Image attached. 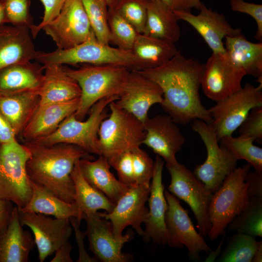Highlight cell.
<instances>
[{"instance_id":"cell-1","label":"cell","mask_w":262,"mask_h":262,"mask_svg":"<svg viewBox=\"0 0 262 262\" xmlns=\"http://www.w3.org/2000/svg\"><path fill=\"white\" fill-rule=\"evenodd\" d=\"M204 68L197 60L186 58L179 50L163 65L137 71L161 88L163 98L160 104L176 123L186 125L200 119L211 124V114L199 95Z\"/></svg>"},{"instance_id":"cell-2","label":"cell","mask_w":262,"mask_h":262,"mask_svg":"<svg viewBox=\"0 0 262 262\" xmlns=\"http://www.w3.org/2000/svg\"><path fill=\"white\" fill-rule=\"evenodd\" d=\"M24 144L31 153L26 163V171L30 180L63 200L74 202L72 172L78 160L93 159V156L81 147L71 144L44 146L33 142Z\"/></svg>"},{"instance_id":"cell-3","label":"cell","mask_w":262,"mask_h":262,"mask_svg":"<svg viewBox=\"0 0 262 262\" xmlns=\"http://www.w3.org/2000/svg\"><path fill=\"white\" fill-rule=\"evenodd\" d=\"M64 67L81 90L79 106L74 113L79 120H83L92 106L100 99L110 96L119 97L131 70L114 65L83 64L77 69Z\"/></svg>"},{"instance_id":"cell-4","label":"cell","mask_w":262,"mask_h":262,"mask_svg":"<svg viewBox=\"0 0 262 262\" xmlns=\"http://www.w3.org/2000/svg\"><path fill=\"white\" fill-rule=\"evenodd\" d=\"M35 60L44 66L81 64L118 65L131 70L146 68L131 51L103 43L97 39L94 33L84 42L70 49H57L51 52L37 51Z\"/></svg>"},{"instance_id":"cell-5","label":"cell","mask_w":262,"mask_h":262,"mask_svg":"<svg viewBox=\"0 0 262 262\" xmlns=\"http://www.w3.org/2000/svg\"><path fill=\"white\" fill-rule=\"evenodd\" d=\"M119 98L117 96L103 98L91 108L85 121L78 119L74 113L66 117L52 133L33 142L44 146L59 144L78 146L87 152L99 155L98 132L101 123L108 116L107 107Z\"/></svg>"},{"instance_id":"cell-6","label":"cell","mask_w":262,"mask_h":262,"mask_svg":"<svg viewBox=\"0 0 262 262\" xmlns=\"http://www.w3.org/2000/svg\"><path fill=\"white\" fill-rule=\"evenodd\" d=\"M251 167L247 163L236 167L213 193L208 209L210 228L207 236L211 241L224 234L230 222L247 206L245 179Z\"/></svg>"},{"instance_id":"cell-7","label":"cell","mask_w":262,"mask_h":262,"mask_svg":"<svg viewBox=\"0 0 262 262\" xmlns=\"http://www.w3.org/2000/svg\"><path fill=\"white\" fill-rule=\"evenodd\" d=\"M111 113L100 125L98 136L99 155L108 161L126 151L140 147L146 135L144 123L119 107L109 104Z\"/></svg>"},{"instance_id":"cell-8","label":"cell","mask_w":262,"mask_h":262,"mask_svg":"<svg viewBox=\"0 0 262 262\" xmlns=\"http://www.w3.org/2000/svg\"><path fill=\"white\" fill-rule=\"evenodd\" d=\"M31 153L17 140L0 145V198L24 208L32 195V181L26 171Z\"/></svg>"},{"instance_id":"cell-9","label":"cell","mask_w":262,"mask_h":262,"mask_svg":"<svg viewBox=\"0 0 262 262\" xmlns=\"http://www.w3.org/2000/svg\"><path fill=\"white\" fill-rule=\"evenodd\" d=\"M192 122V129L200 136L207 153L205 162L196 165L193 172L213 193L237 167L238 160L219 145L216 134L210 124L200 119Z\"/></svg>"},{"instance_id":"cell-10","label":"cell","mask_w":262,"mask_h":262,"mask_svg":"<svg viewBox=\"0 0 262 262\" xmlns=\"http://www.w3.org/2000/svg\"><path fill=\"white\" fill-rule=\"evenodd\" d=\"M166 167L171 177L168 191L189 205L196 219L198 232L204 238L207 237L210 228L208 209L213 193L177 159L166 163Z\"/></svg>"},{"instance_id":"cell-11","label":"cell","mask_w":262,"mask_h":262,"mask_svg":"<svg viewBox=\"0 0 262 262\" xmlns=\"http://www.w3.org/2000/svg\"><path fill=\"white\" fill-rule=\"evenodd\" d=\"M262 106V84L255 86L246 83L226 98L216 102L209 109L212 121L210 124L219 141L232 135L254 107Z\"/></svg>"},{"instance_id":"cell-12","label":"cell","mask_w":262,"mask_h":262,"mask_svg":"<svg viewBox=\"0 0 262 262\" xmlns=\"http://www.w3.org/2000/svg\"><path fill=\"white\" fill-rule=\"evenodd\" d=\"M42 30L62 49L81 44L93 33L81 0H67L58 15Z\"/></svg>"},{"instance_id":"cell-13","label":"cell","mask_w":262,"mask_h":262,"mask_svg":"<svg viewBox=\"0 0 262 262\" xmlns=\"http://www.w3.org/2000/svg\"><path fill=\"white\" fill-rule=\"evenodd\" d=\"M167 203L165 222L168 234L167 244L173 248L188 249L192 260L199 261V253L210 254L212 250L199 232L196 230L188 213L178 198L168 191H164Z\"/></svg>"},{"instance_id":"cell-14","label":"cell","mask_w":262,"mask_h":262,"mask_svg":"<svg viewBox=\"0 0 262 262\" xmlns=\"http://www.w3.org/2000/svg\"><path fill=\"white\" fill-rule=\"evenodd\" d=\"M18 214L21 225L27 226L33 232L40 262L68 241L73 232L68 218H53L18 208Z\"/></svg>"},{"instance_id":"cell-15","label":"cell","mask_w":262,"mask_h":262,"mask_svg":"<svg viewBox=\"0 0 262 262\" xmlns=\"http://www.w3.org/2000/svg\"><path fill=\"white\" fill-rule=\"evenodd\" d=\"M86 222V236H87L90 250L96 259L103 262H128L132 257L123 253L124 245L133 237L132 230L128 231L121 237L114 234L111 222L100 216L97 212L84 215Z\"/></svg>"},{"instance_id":"cell-16","label":"cell","mask_w":262,"mask_h":262,"mask_svg":"<svg viewBox=\"0 0 262 262\" xmlns=\"http://www.w3.org/2000/svg\"><path fill=\"white\" fill-rule=\"evenodd\" d=\"M246 75L226 53H213L204 65L201 86L205 95L216 102L239 90Z\"/></svg>"},{"instance_id":"cell-17","label":"cell","mask_w":262,"mask_h":262,"mask_svg":"<svg viewBox=\"0 0 262 262\" xmlns=\"http://www.w3.org/2000/svg\"><path fill=\"white\" fill-rule=\"evenodd\" d=\"M150 187L136 185L130 187L111 212H98L100 216L111 222L113 232L117 237L122 236L123 231L129 226L143 236L144 230L141 225L145 222L148 214L146 203Z\"/></svg>"},{"instance_id":"cell-18","label":"cell","mask_w":262,"mask_h":262,"mask_svg":"<svg viewBox=\"0 0 262 262\" xmlns=\"http://www.w3.org/2000/svg\"><path fill=\"white\" fill-rule=\"evenodd\" d=\"M163 93L159 86L137 70H131L124 89L115 101L121 108L144 123L154 104H161Z\"/></svg>"},{"instance_id":"cell-19","label":"cell","mask_w":262,"mask_h":262,"mask_svg":"<svg viewBox=\"0 0 262 262\" xmlns=\"http://www.w3.org/2000/svg\"><path fill=\"white\" fill-rule=\"evenodd\" d=\"M199 13L195 15L191 11L174 12L179 20L191 25L202 36L214 53H225L223 39L228 36H233L241 33V29L233 28L225 16L202 3Z\"/></svg>"},{"instance_id":"cell-20","label":"cell","mask_w":262,"mask_h":262,"mask_svg":"<svg viewBox=\"0 0 262 262\" xmlns=\"http://www.w3.org/2000/svg\"><path fill=\"white\" fill-rule=\"evenodd\" d=\"M164 164V161L157 155L147 199L149 209L144 223L145 229L143 235L147 242L152 240L154 243L162 246L167 244L168 240L165 222L167 203L162 180Z\"/></svg>"},{"instance_id":"cell-21","label":"cell","mask_w":262,"mask_h":262,"mask_svg":"<svg viewBox=\"0 0 262 262\" xmlns=\"http://www.w3.org/2000/svg\"><path fill=\"white\" fill-rule=\"evenodd\" d=\"M144 124L146 135L143 144L166 163L176 160V154L181 150L185 138L172 118L169 115H158L148 118Z\"/></svg>"},{"instance_id":"cell-22","label":"cell","mask_w":262,"mask_h":262,"mask_svg":"<svg viewBox=\"0 0 262 262\" xmlns=\"http://www.w3.org/2000/svg\"><path fill=\"white\" fill-rule=\"evenodd\" d=\"M80 98L71 100L38 104L20 135L25 142H31L53 132L67 116L75 113Z\"/></svg>"},{"instance_id":"cell-23","label":"cell","mask_w":262,"mask_h":262,"mask_svg":"<svg viewBox=\"0 0 262 262\" xmlns=\"http://www.w3.org/2000/svg\"><path fill=\"white\" fill-rule=\"evenodd\" d=\"M26 27L0 26V70L17 63L35 60L37 51Z\"/></svg>"},{"instance_id":"cell-24","label":"cell","mask_w":262,"mask_h":262,"mask_svg":"<svg viewBox=\"0 0 262 262\" xmlns=\"http://www.w3.org/2000/svg\"><path fill=\"white\" fill-rule=\"evenodd\" d=\"M35 246L33 237L23 229L15 206L7 226L0 233V262H27Z\"/></svg>"},{"instance_id":"cell-25","label":"cell","mask_w":262,"mask_h":262,"mask_svg":"<svg viewBox=\"0 0 262 262\" xmlns=\"http://www.w3.org/2000/svg\"><path fill=\"white\" fill-rule=\"evenodd\" d=\"M44 67L43 82L39 92V104L62 102L80 98V86L67 74L63 65H49Z\"/></svg>"},{"instance_id":"cell-26","label":"cell","mask_w":262,"mask_h":262,"mask_svg":"<svg viewBox=\"0 0 262 262\" xmlns=\"http://www.w3.org/2000/svg\"><path fill=\"white\" fill-rule=\"evenodd\" d=\"M92 160L82 158L79 160L82 175L91 186L115 204L130 187L120 182L111 173L110 165L104 157L100 155L97 160Z\"/></svg>"},{"instance_id":"cell-27","label":"cell","mask_w":262,"mask_h":262,"mask_svg":"<svg viewBox=\"0 0 262 262\" xmlns=\"http://www.w3.org/2000/svg\"><path fill=\"white\" fill-rule=\"evenodd\" d=\"M44 66L35 61L14 64L0 70V93L9 94L39 90Z\"/></svg>"},{"instance_id":"cell-28","label":"cell","mask_w":262,"mask_h":262,"mask_svg":"<svg viewBox=\"0 0 262 262\" xmlns=\"http://www.w3.org/2000/svg\"><path fill=\"white\" fill-rule=\"evenodd\" d=\"M226 54L246 75L257 78L262 84V43L248 41L241 33L225 38Z\"/></svg>"},{"instance_id":"cell-29","label":"cell","mask_w":262,"mask_h":262,"mask_svg":"<svg viewBox=\"0 0 262 262\" xmlns=\"http://www.w3.org/2000/svg\"><path fill=\"white\" fill-rule=\"evenodd\" d=\"M39 90L14 94L0 93V115L16 136L20 135L39 104Z\"/></svg>"},{"instance_id":"cell-30","label":"cell","mask_w":262,"mask_h":262,"mask_svg":"<svg viewBox=\"0 0 262 262\" xmlns=\"http://www.w3.org/2000/svg\"><path fill=\"white\" fill-rule=\"evenodd\" d=\"M147 17L143 34L173 43L177 42L180 31L179 19L161 0H147Z\"/></svg>"},{"instance_id":"cell-31","label":"cell","mask_w":262,"mask_h":262,"mask_svg":"<svg viewBox=\"0 0 262 262\" xmlns=\"http://www.w3.org/2000/svg\"><path fill=\"white\" fill-rule=\"evenodd\" d=\"M32 196L27 204L20 209L22 211L52 215L58 218L76 217L80 222L83 219L75 202H66L47 189L32 181Z\"/></svg>"},{"instance_id":"cell-32","label":"cell","mask_w":262,"mask_h":262,"mask_svg":"<svg viewBox=\"0 0 262 262\" xmlns=\"http://www.w3.org/2000/svg\"><path fill=\"white\" fill-rule=\"evenodd\" d=\"M179 50L168 41L138 33L131 51L144 63L146 69L155 68L167 63Z\"/></svg>"},{"instance_id":"cell-33","label":"cell","mask_w":262,"mask_h":262,"mask_svg":"<svg viewBox=\"0 0 262 262\" xmlns=\"http://www.w3.org/2000/svg\"><path fill=\"white\" fill-rule=\"evenodd\" d=\"M79 160L75 164L71 177L75 188L74 202L80 212L83 216L97 213L99 210H104L106 213L111 212L115 204L86 180L80 171Z\"/></svg>"},{"instance_id":"cell-34","label":"cell","mask_w":262,"mask_h":262,"mask_svg":"<svg viewBox=\"0 0 262 262\" xmlns=\"http://www.w3.org/2000/svg\"><path fill=\"white\" fill-rule=\"evenodd\" d=\"M228 229L253 237H262V199L249 198L247 206L230 222Z\"/></svg>"},{"instance_id":"cell-35","label":"cell","mask_w":262,"mask_h":262,"mask_svg":"<svg viewBox=\"0 0 262 262\" xmlns=\"http://www.w3.org/2000/svg\"><path fill=\"white\" fill-rule=\"evenodd\" d=\"M262 241L241 233L231 236L218 260L220 262H252L255 252Z\"/></svg>"},{"instance_id":"cell-36","label":"cell","mask_w":262,"mask_h":262,"mask_svg":"<svg viewBox=\"0 0 262 262\" xmlns=\"http://www.w3.org/2000/svg\"><path fill=\"white\" fill-rule=\"evenodd\" d=\"M220 146L226 148L238 160H244L255 170L262 171V148L254 145V139L239 136H226L220 139Z\"/></svg>"},{"instance_id":"cell-37","label":"cell","mask_w":262,"mask_h":262,"mask_svg":"<svg viewBox=\"0 0 262 262\" xmlns=\"http://www.w3.org/2000/svg\"><path fill=\"white\" fill-rule=\"evenodd\" d=\"M91 29L97 39L108 44L111 34L108 21V8L102 0H81Z\"/></svg>"},{"instance_id":"cell-38","label":"cell","mask_w":262,"mask_h":262,"mask_svg":"<svg viewBox=\"0 0 262 262\" xmlns=\"http://www.w3.org/2000/svg\"><path fill=\"white\" fill-rule=\"evenodd\" d=\"M108 21L111 42L117 48L131 51L139 33L115 9L108 8Z\"/></svg>"},{"instance_id":"cell-39","label":"cell","mask_w":262,"mask_h":262,"mask_svg":"<svg viewBox=\"0 0 262 262\" xmlns=\"http://www.w3.org/2000/svg\"><path fill=\"white\" fill-rule=\"evenodd\" d=\"M139 33H143L147 17V0H120L114 8Z\"/></svg>"},{"instance_id":"cell-40","label":"cell","mask_w":262,"mask_h":262,"mask_svg":"<svg viewBox=\"0 0 262 262\" xmlns=\"http://www.w3.org/2000/svg\"><path fill=\"white\" fill-rule=\"evenodd\" d=\"M4 8L7 23L31 30L33 24L30 14L31 0H0Z\"/></svg>"},{"instance_id":"cell-41","label":"cell","mask_w":262,"mask_h":262,"mask_svg":"<svg viewBox=\"0 0 262 262\" xmlns=\"http://www.w3.org/2000/svg\"><path fill=\"white\" fill-rule=\"evenodd\" d=\"M131 152L135 185L149 187L154 172V162L140 147L133 149Z\"/></svg>"},{"instance_id":"cell-42","label":"cell","mask_w":262,"mask_h":262,"mask_svg":"<svg viewBox=\"0 0 262 262\" xmlns=\"http://www.w3.org/2000/svg\"><path fill=\"white\" fill-rule=\"evenodd\" d=\"M238 129L239 136L252 138L262 144V106L252 109Z\"/></svg>"},{"instance_id":"cell-43","label":"cell","mask_w":262,"mask_h":262,"mask_svg":"<svg viewBox=\"0 0 262 262\" xmlns=\"http://www.w3.org/2000/svg\"><path fill=\"white\" fill-rule=\"evenodd\" d=\"M108 162L110 166L116 171L120 182L128 187L135 185L131 151L122 153Z\"/></svg>"},{"instance_id":"cell-44","label":"cell","mask_w":262,"mask_h":262,"mask_svg":"<svg viewBox=\"0 0 262 262\" xmlns=\"http://www.w3.org/2000/svg\"><path fill=\"white\" fill-rule=\"evenodd\" d=\"M232 11L246 14L251 16L257 24V31L254 37L262 41V4L249 2L244 0H229Z\"/></svg>"},{"instance_id":"cell-45","label":"cell","mask_w":262,"mask_h":262,"mask_svg":"<svg viewBox=\"0 0 262 262\" xmlns=\"http://www.w3.org/2000/svg\"><path fill=\"white\" fill-rule=\"evenodd\" d=\"M67 0H40L44 7V14L40 23L37 25H34L30 30L33 38H35L43 27L58 15Z\"/></svg>"},{"instance_id":"cell-46","label":"cell","mask_w":262,"mask_h":262,"mask_svg":"<svg viewBox=\"0 0 262 262\" xmlns=\"http://www.w3.org/2000/svg\"><path fill=\"white\" fill-rule=\"evenodd\" d=\"M245 181L249 198L262 199V171H249L246 176Z\"/></svg>"},{"instance_id":"cell-47","label":"cell","mask_w":262,"mask_h":262,"mask_svg":"<svg viewBox=\"0 0 262 262\" xmlns=\"http://www.w3.org/2000/svg\"><path fill=\"white\" fill-rule=\"evenodd\" d=\"M69 220L74 231L75 237L78 246L79 258L78 262H94L97 259L90 257L85 249L84 238L86 236L85 232H82L80 229L81 222L76 217H71Z\"/></svg>"},{"instance_id":"cell-48","label":"cell","mask_w":262,"mask_h":262,"mask_svg":"<svg viewBox=\"0 0 262 262\" xmlns=\"http://www.w3.org/2000/svg\"><path fill=\"white\" fill-rule=\"evenodd\" d=\"M172 11H191L192 9L199 10L202 4L201 0H161Z\"/></svg>"},{"instance_id":"cell-49","label":"cell","mask_w":262,"mask_h":262,"mask_svg":"<svg viewBox=\"0 0 262 262\" xmlns=\"http://www.w3.org/2000/svg\"><path fill=\"white\" fill-rule=\"evenodd\" d=\"M14 207L12 202L0 198V233L7 226Z\"/></svg>"},{"instance_id":"cell-50","label":"cell","mask_w":262,"mask_h":262,"mask_svg":"<svg viewBox=\"0 0 262 262\" xmlns=\"http://www.w3.org/2000/svg\"><path fill=\"white\" fill-rule=\"evenodd\" d=\"M72 246L69 242H66L54 252L55 255L50 262H72L70 253Z\"/></svg>"},{"instance_id":"cell-51","label":"cell","mask_w":262,"mask_h":262,"mask_svg":"<svg viewBox=\"0 0 262 262\" xmlns=\"http://www.w3.org/2000/svg\"><path fill=\"white\" fill-rule=\"evenodd\" d=\"M16 140V136L14 131L7 121L0 115V145Z\"/></svg>"},{"instance_id":"cell-52","label":"cell","mask_w":262,"mask_h":262,"mask_svg":"<svg viewBox=\"0 0 262 262\" xmlns=\"http://www.w3.org/2000/svg\"><path fill=\"white\" fill-rule=\"evenodd\" d=\"M262 262V244L257 249L252 262Z\"/></svg>"},{"instance_id":"cell-53","label":"cell","mask_w":262,"mask_h":262,"mask_svg":"<svg viewBox=\"0 0 262 262\" xmlns=\"http://www.w3.org/2000/svg\"><path fill=\"white\" fill-rule=\"evenodd\" d=\"M7 23L6 18L3 6L0 0V26Z\"/></svg>"},{"instance_id":"cell-54","label":"cell","mask_w":262,"mask_h":262,"mask_svg":"<svg viewBox=\"0 0 262 262\" xmlns=\"http://www.w3.org/2000/svg\"><path fill=\"white\" fill-rule=\"evenodd\" d=\"M107 5L108 8L114 9L117 5L120 0H102Z\"/></svg>"}]
</instances>
